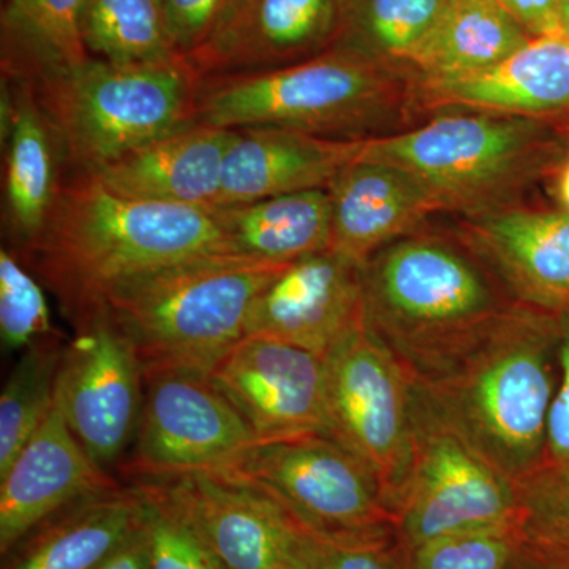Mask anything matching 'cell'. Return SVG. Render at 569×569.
<instances>
[{"instance_id":"obj_1","label":"cell","mask_w":569,"mask_h":569,"mask_svg":"<svg viewBox=\"0 0 569 569\" xmlns=\"http://www.w3.org/2000/svg\"><path fill=\"white\" fill-rule=\"evenodd\" d=\"M209 252H231L212 209L133 200L91 174L73 173L63 179L39 236L14 253L77 329L97 317L119 280Z\"/></svg>"},{"instance_id":"obj_2","label":"cell","mask_w":569,"mask_h":569,"mask_svg":"<svg viewBox=\"0 0 569 569\" xmlns=\"http://www.w3.org/2000/svg\"><path fill=\"white\" fill-rule=\"evenodd\" d=\"M559 318L515 302L445 372L415 380L419 402L501 473L520 482L546 460L559 385Z\"/></svg>"},{"instance_id":"obj_3","label":"cell","mask_w":569,"mask_h":569,"mask_svg":"<svg viewBox=\"0 0 569 569\" xmlns=\"http://www.w3.org/2000/svg\"><path fill=\"white\" fill-rule=\"evenodd\" d=\"M365 325L415 380L445 372L515 305L463 244L410 234L362 264Z\"/></svg>"},{"instance_id":"obj_4","label":"cell","mask_w":569,"mask_h":569,"mask_svg":"<svg viewBox=\"0 0 569 569\" xmlns=\"http://www.w3.org/2000/svg\"><path fill=\"white\" fill-rule=\"evenodd\" d=\"M290 264L231 252L190 254L116 282L97 317L107 318L133 348L142 376L209 377L244 339L258 296Z\"/></svg>"},{"instance_id":"obj_5","label":"cell","mask_w":569,"mask_h":569,"mask_svg":"<svg viewBox=\"0 0 569 569\" xmlns=\"http://www.w3.org/2000/svg\"><path fill=\"white\" fill-rule=\"evenodd\" d=\"M358 159L392 164L418 179L441 211L473 213L512 203L523 187L568 159L559 119L440 114L418 129L365 138Z\"/></svg>"},{"instance_id":"obj_6","label":"cell","mask_w":569,"mask_h":569,"mask_svg":"<svg viewBox=\"0 0 569 569\" xmlns=\"http://www.w3.org/2000/svg\"><path fill=\"white\" fill-rule=\"evenodd\" d=\"M408 91L415 84H406L402 70L331 47L276 69L201 78L194 121L362 138L400 110Z\"/></svg>"},{"instance_id":"obj_7","label":"cell","mask_w":569,"mask_h":569,"mask_svg":"<svg viewBox=\"0 0 569 569\" xmlns=\"http://www.w3.org/2000/svg\"><path fill=\"white\" fill-rule=\"evenodd\" d=\"M200 80L186 61L111 63L91 58L26 88L58 137L63 164L73 173H93L197 122Z\"/></svg>"},{"instance_id":"obj_8","label":"cell","mask_w":569,"mask_h":569,"mask_svg":"<svg viewBox=\"0 0 569 569\" xmlns=\"http://www.w3.org/2000/svg\"><path fill=\"white\" fill-rule=\"evenodd\" d=\"M217 473L261 490L323 541L397 542L395 515L377 479L331 437L257 441Z\"/></svg>"},{"instance_id":"obj_9","label":"cell","mask_w":569,"mask_h":569,"mask_svg":"<svg viewBox=\"0 0 569 569\" xmlns=\"http://www.w3.org/2000/svg\"><path fill=\"white\" fill-rule=\"evenodd\" d=\"M325 362L328 437L373 475L395 515L417 447L415 378L366 325Z\"/></svg>"},{"instance_id":"obj_10","label":"cell","mask_w":569,"mask_h":569,"mask_svg":"<svg viewBox=\"0 0 569 569\" xmlns=\"http://www.w3.org/2000/svg\"><path fill=\"white\" fill-rule=\"evenodd\" d=\"M395 520L400 549L520 526L518 482L433 418L417 395V447Z\"/></svg>"},{"instance_id":"obj_11","label":"cell","mask_w":569,"mask_h":569,"mask_svg":"<svg viewBox=\"0 0 569 569\" xmlns=\"http://www.w3.org/2000/svg\"><path fill=\"white\" fill-rule=\"evenodd\" d=\"M257 443L252 430L208 376L144 377V399L127 478L222 471Z\"/></svg>"},{"instance_id":"obj_12","label":"cell","mask_w":569,"mask_h":569,"mask_svg":"<svg viewBox=\"0 0 569 569\" xmlns=\"http://www.w3.org/2000/svg\"><path fill=\"white\" fill-rule=\"evenodd\" d=\"M129 481L167 501L224 569H302L306 530L261 490L217 471Z\"/></svg>"},{"instance_id":"obj_13","label":"cell","mask_w":569,"mask_h":569,"mask_svg":"<svg viewBox=\"0 0 569 569\" xmlns=\"http://www.w3.org/2000/svg\"><path fill=\"white\" fill-rule=\"evenodd\" d=\"M74 331L59 366L54 402L93 462L108 470L133 445L144 376L133 348L107 318Z\"/></svg>"},{"instance_id":"obj_14","label":"cell","mask_w":569,"mask_h":569,"mask_svg":"<svg viewBox=\"0 0 569 569\" xmlns=\"http://www.w3.org/2000/svg\"><path fill=\"white\" fill-rule=\"evenodd\" d=\"M209 378L257 441L328 436L326 362L261 336H246L219 359Z\"/></svg>"},{"instance_id":"obj_15","label":"cell","mask_w":569,"mask_h":569,"mask_svg":"<svg viewBox=\"0 0 569 569\" xmlns=\"http://www.w3.org/2000/svg\"><path fill=\"white\" fill-rule=\"evenodd\" d=\"M362 326V264L329 249L295 261L258 296L246 336L269 337L325 358Z\"/></svg>"},{"instance_id":"obj_16","label":"cell","mask_w":569,"mask_h":569,"mask_svg":"<svg viewBox=\"0 0 569 569\" xmlns=\"http://www.w3.org/2000/svg\"><path fill=\"white\" fill-rule=\"evenodd\" d=\"M462 244L519 305L569 310V211L515 203L466 213Z\"/></svg>"},{"instance_id":"obj_17","label":"cell","mask_w":569,"mask_h":569,"mask_svg":"<svg viewBox=\"0 0 569 569\" xmlns=\"http://www.w3.org/2000/svg\"><path fill=\"white\" fill-rule=\"evenodd\" d=\"M339 0H231L208 44L187 61L200 78L276 69L335 44Z\"/></svg>"},{"instance_id":"obj_18","label":"cell","mask_w":569,"mask_h":569,"mask_svg":"<svg viewBox=\"0 0 569 569\" xmlns=\"http://www.w3.org/2000/svg\"><path fill=\"white\" fill-rule=\"evenodd\" d=\"M119 486L86 452L54 402L40 429L0 475V553L6 556L29 531L74 501Z\"/></svg>"},{"instance_id":"obj_19","label":"cell","mask_w":569,"mask_h":569,"mask_svg":"<svg viewBox=\"0 0 569 569\" xmlns=\"http://www.w3.org/2000/svg\"><path fill=\"white\" fill-rule=\"evenodd\" d=\"M415 92L432 110L462 108L563 121L569 116V37H533L496 66L417 81Z\"/></svg>"},{"instance_id":"obj_20","label":"cell","mask_w":569,"mask_h":569,"mask_svg":"<svg viewBox=\"0 0 569 569\" xmlns=\"http://www.w3.org/2000/svg\"><path fill=\"white\" fill-rule=\"evenodd\" d=\"M362 141L272 127L236 130L216 208L328 189L343 168L358 160Z\"/></svg>"},{"instance_id":"obj_21","label":"cell","mask_w":569,"mask_h":569,"mask_svg":"<svg viewBox=\"0 0 569 569\" xmlns=\"http://www.w3.org/2000/svg\"><path fill=\"white\" fill-rule=\"evenodd\" d=\"M234 137L236 130L193 122L84 174L133 200L213 209Z\"/></svg>"},{"instance_id":"obj_22","label":"cell","mask_w":569,"mask_h":569,"mask_svg":"<svg viewBox=\"0 0 569 569\" xmlns=\"http://www.w3.org/2000/svg\"><path fill=\"white\" fill-rule=\"evenodd\" d=\"M331 250L365 264L385 246L418 233L441 208L415 176L373 160H355L328 187Z\"/></svg>"},{"instance_id":"obj_23","label":"cell","mask_w":569,"mask_h":569,"mask_svg":"<svg viewBox=\"0 0 569 569\" xmlns=\"http://www.w3.org/2000/svg\"><path fill=\"white\" fill-rule=\"evenodd\" d=\"M3 224L13 252L39 236L63 179L61 144L31 89L2 77Z\"/></svg>"},{"instance_id":"obj_24","label":"cell","mask_w":569,"mask_h":569,"mask_svg":"<svg viewBox=\"0 0 569 569\" xmlns=\"http://www.w3.org/2000/svg\"><path fill=\"white\" fill-rule=\"evenodd\" d=\"M142 522L132 485L74 501L2 556V569H96Z\"/></svg>"},{"instance_id":"obj_25","label":"cell","mask_w":569,"mask_h":569,"mask_svg":"<svg viewBox=\"0 0 569 569\" xmlns=\"http://www.w3.org/2000/svg\"><path fill=\"white\" fill-rule=\"evenodd\" d=\"M231 252L290 264L331 249L328 189L305 190L212 209Z\"/></svg>"},{"instance_id":"obj_26","label":"cell","mask_w":569,"mask_h":569,"mask_svg":"<svg viewBox=\"0 0 569 569\" xmlns=\"http://www.w3.org/2000/svg\"><path fill=\"white\" fill-rule=\"evenodd\" d=\"M533 39L497 0H448L406 61L418 81L488 69Z\"/></svg>"},{"instance_id":"obj_27","label":"cell","mask_w":569,"mask_h":569,"mask_svg":"<svg viewBox=\"0 0 569 569\" xmlns=\"http://www.w3.org/2000/svg\"><path fill=\"white\" fill-rule=\"evenodd\" d=\"M86 0L3 2L2 77L32 86L91 59L81 36Z\"/></svg>"},{"instance_id":"obj_28","label":"cell","mask_w":569,"mask_h":569,"mask_svg":"<svg viewBox=\"0 0 569 569\" xmlns=\"http://www.w3.org/2000/svg\"><path fill=\"white\" fill-rule=\"evenodd\" d=\"M447 3L448 0H339L332 47L403 70L408 56Z\"/></svg>"},{"instance_id":"obj_29","label":"cell","mask_w":569,"mask_h":569,"mask_svg":"<svg viewBox=\"0 0 569 569\" xmlns=\"http://www.w3.org/2000/svg\"><path fill=\"white\" fill-rule=\"evenodd\" d=\"M81 36L88 54L100 61H182L171 43L164 0H86Z\"/></svg>"},{"instance_id":"obj_30","label":"cell","mask_w":569,"mask_h":569,"mask_svg":"<svg viewBox=\"0 0 569 569\" xmlns=\"http://www.w3.org/2000/svg\"><path fill=\"white\" fill-rule=\"evenodd\" d=\"M66 346L61 335L39 340L21 351L7 378L0 396V475L50 415Z\"/></svg>"},{"instance_id":"obj_31","label":"cell","mask_w":569,"mask_h":569,"mask_svg":"<svg viewBox=\"0 0 569 569\" xmlns=\"http://www.w3.org/2000/svg\"><path fill=\"white\" fill-rule=\"evenodd\" d=\"M13 250H0V339L3 350L22 351L59 335L43 287Z\"/></svg>"},{"instance_id":"obj_32","label":"cell","mask_w":569,"mask_h":569,"mask_svg":"<svg viewBox=\"0 0 569 569\" xmlns=\"http://www.w3.org/2000/svg\"><path fill=\"white\" fill-rule=\"evenodd\" d=\"M520 538V526H511L451 535L399 549L403 569H508Z\"/></svg>"},{"instance_id":"obj_33","label":"cell","mask_w":569,"mask_h":569,"mask_svg":"<svg viewBox=\"0 0 569 569\" xmlns=\"http://www.w3.org/2000/svg\"><path fill=\"white\" fill-rule=\"evenodd\" d=\"M518 488L523 533L569 549V459L545 460Z\"/></svg>"},{"instance_id":"obj_34","label":"cell","mask_w":569,"mask_h":569,"mask_svg":"<svg viewBox=\"0 0 569 569\" xmlns=\"http://www.w3.org/2000/svg\"><path fill=\"white\" fill-rule=\"evenodd\" d=\"M134 488L140 492L144 508L152 569H224L167 501L149 490Z\"/></svg>"},{"instance_id":"obj_35","label":"cell","mask_w":569,"mask_h":569,"mask_svg":"<svg viewBox=\"0 0 569 569\" xmlns=\"http://www.w3.org/2000/svg\"><path fill=\"white\" fill-rule=\"evenodd\" d=\"M230 3L231 0H164L171 43L182 61H190L203 50Z\"/></svg>"},{"instance_id":"obj_36","label":"cell","mask_w":569,"mask_h":569,"mask_svg":"<svg viewBox=\"0 0 569 569\" xmlns=\"http://www.w3.org/2000/svg\"><path fill=\"white\" fill-rule=\"evenodd\" d=\"M302 569H403L402 553L392 545H336L306 531Z\"/></svg>"},{"instance_id":"obj_37","label":"cell","mask_w":569,"mask_h":569,"mask_svg":"<svg viewBox=\"0 0 569 569\" xmlns=\"http://www.w3.org/2000/svg\"><path fill=\"white\" fill-rule=\"evenodd\" d=\"M559 385L550 408L546 460L569 459V310L559 313Z\"/></svg>"},{"instance_id":"obj_38","label":"cell","mask_w":569,"mask_h":569,"mask_svg":"<svg viewBox=\"0 0 569 569\" xmlns=\"http://www.w3.org/2000/svg\"><path fill=\"white\" fill-rule=\"evenodd\" d=\"M531 37L560 33L561 0H497Z\"/></svg>"},{"instance_id":"obj_39","label":"cell","mask_w":569,"mask_h":569,"mask_svg":"<svg viewBox=\"0 0 569 569\" xmlns=\"http://www.w3.org/2000/svg\"><path fill=\"white\" fill-rule=\"evenodd\" d=\"M508 569H569V549L522 531Z\"/></svg>"},{"instance_id":"obj_40","label":"cell","mask_w":569,"mask_h":569,"mask_svg":"<svg viewBox=\"0 0 569 569\" xmlns=\"http://www.w3.org/2000/svg\"><path fill=\"white\" fill-rule=\"evenodd\" d=\"M96 569H152L148 531L144 526V508L141 526Z\"/></svg>"},{"instance_id":"obj_41","label":"cell","mask_w":569,"mask_h":569,"mask_svg":"<svg viewBox=\"0 0 569 569\" xmlns=\"http://www.w3.org/2000/svg\"><path fill=\"white\" fill-rule=\"evenodd\" d=\"M559 194L561 203L569 211V159L559 170Z\"/></svg>"},{"instance_id":"obj_42","label":"cell","mask_w":569,"mask_h":569,"mask_svg":"<svg viewBox=\"0 0 569 569\" xmlns=\"http://www.w3.org/2000/svg\"><path fill=\"white\" fill-rule=\"evenodd\" d=\"M560 33H563V36L569 37V0H561Z\"/></svg>"},{"instance_id":"obj_43","label":"cell","mask_w":569,"mask_h":569,"mask_svg":"<svg viewBox=\"0 0 569 569\" xmlns=\"http://www.w3.org/2000/svg\"><path fill=\"white\" fill-rule=\"evenodd\" d=\"M561 122H563L565 133H567V142H568V159H569V121H561Z\"/></svg>"},{"instance_id":"obj_44","label":"cell","mask_w":569,"mask_h":569,"mask_svg":"<svg viewBox=\"0 0 569 569\" xmlns=\"http://www.w3.org/2000/svg\"><path fill=\"white\" fill-rule=\"evenodd\" d=\"M563 121H569V116H568V118H567V119H563Z\"/></svg>"},{"instance_id":"obj_45","label":"cell","mask_w":569,"mask_h":569,"mask_svg":"<svg viewBox=\"0 0 569 569\" xmlns=\"http://www.w3.org/2000/svg\"><path fill=\"white\" fill-rule=\"evenodd\" d=\"M2 2H7V0H2Z\"/></svg>"}]
</instances>
